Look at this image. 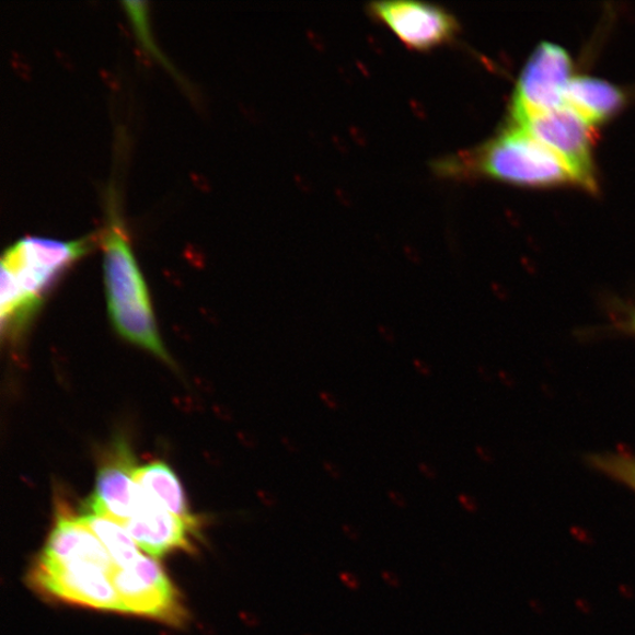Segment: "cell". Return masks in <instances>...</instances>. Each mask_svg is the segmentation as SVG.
Here are the masks:
<instances>
[{
    "instance_id": "cell-9",
    "label": "cell",
    "mask_w": 635,
    "mask_h": 635,
    "mask_svg": "<svg viewBox=\"0 0 635 635\" xmlns=\"http://www.w3.org/2000/svg\"><path fill=\"white\" fill-rule=\"evenodd\" d=\"M136 467L131 450L124 441H118L99 470L86 513L114 519L119 523L131 519L145 497L135 481Z\"/></svg>"
},
{
    "instance_id": "cell-13",
    "label": "cell",
    "mask_w": 635,
    "mask_h": 635,
    "mask_svg": "<svg viewBox=\"0 0 635 635\" xmlns=\"http://www.w3.org/2000/svg\"><path fill=\"white\" fill-rule=\"evenodd\" d=\"M79 519L101 540L109 557L118 567L130 565L139 558L138 545L118 521L90 513H85Z\"/></svg>"
},
{
    "instance_id": "cell-22",
    "label": "cell",
    "mask_w": 635,
    "mask_h": 635,
    "mask_svg": "<svg viewBox=\"0 0 635 635\" xmlns=\"http://www.w3.org/2000/svg\"><path fill=\"white\" fill-rule=\"evenodd\" d=\"M388 497L394 506L402 508V510H404V508H407V506H408L407 499L405 498V496L403 494H401L400 490L390 489L388 492Z\"/></svg>"
},
{
    "instance_id": "cell-8",
    "label": "cell",
    "mask_w": 635,
    "mask_h": 635,
    "mask_svg": "<svg viewBox=\"0 0 635 635\" xmlns=\"http://www.w3.org/2000/svg\"><path fill=\"white\" fill-rule=\"evenodd\" d=\"M372 18L385 25L408 49L431 51L451 43L458 35L454 15L440 7L395 0L369 5Z\"/></svg>"
},
{
    "instance_id": "cell-21",
    "label": "cell",
    "mask_w": 635,
    "mask_h": 635,
    "mask_svg": "<svg viewBox=\"0 0 635 635\" xmlns=\"http://www.w3.org/2000/svg\"><path fill=\"white\" fill-rule=\"evenodd\" d=\"M377 330L381 339H384V342L390 345H394L396 343L395 332L390 326L379 324Z\"/></svg>"
},
{
    "instance_id": "cell-6",
    "label": "cell",
    "mask_w": 635,
    "mask_h": 635,
    "mask_svg": "<svg viewBox=\"0 0 635 635\" xmlns=\"http://www.w3.org/2000/svg\"><path fill=\"white\" fill-rule=\"evenodd\" d=\"M113 581L119 612L152 617L173 626H181L187 621L176 587L154 559L140 554L130 565L116 566Z\"/></svg>"
},
{
    "instance_id": "cell-14",
    "label": "cell",
    "mask_w": 635,
    "mask_h": 635,
    "mask_svg": "<svg viewBox=\"0 0 635 635\" xmlns=\"http://www.w3.org/2000/svg\"><path fill=\"white\" fill-rule=\"evenodd\" d=\"M0 293H2L0 313H2L3 330L9 333L18 332L38 310L42 298L26 293L5 272H2V292Z\"/></svg>"
},
{
    "instance_id": "cell-4",
    "label": "cell",
    "mask_w": 635,
    "mask_h": 635,
    "mask_svg": "<svg viewBox=\"0 0 635 635\" xmlns=\"http://www.w3.org/2000/svg\"><path fill=\"white\" fill-rule=\"evenodd\" d=\"M511 125L520 127L557 154L574 172L580 188L596 193L598 189L593 157L596 126L581 117L577 111L564 105Z\"/></svg>"
},
{
    "instance_id": "cell-10",
    "label": "cell",
    "mask_w": 635,
    "mask_h": 635,
    "mask_svg": "<svg viewBox=\"0 0 635 635\" xmlns=\"http://www.w3.org/2000/svg\"><path fill=\"white\" fill-rule=\"evenodd\" d=\"M145 494V492H142ZM122 526L141 550L154 558L178 550L194 549L198 520H186L170 513L145 494L136 515Z\"/></svg>"
},
{
    "instance_id": "cell-3",
    "label": "cell",
    "mask_w": 635,
    "mask_h": 635,
    "mask_svg": "<svg viewBox=\"0 0 635 635\" xmlns=\"http://www.w3.org/2000/svg\"><path fill=\"white\" fill-rule=\"evenodd\" d=\"M102 242L107 305L116 330L127 340L169 360L158 335L146 281L127 242L115 205L108 206Z\"/></svg>"
},
{
    "instance_id": "cell-11",
    "label": "cell",
    "mask_w": 635,
    "mask_h": 635,
    "mask_svg": "<svg viewBox=\"0 0 635 635\" xmlns=\"http://www.w3.org/2000/svg\"><path fill=\"white\" fill-rule=\"evenodd\" d=\"M625 104L626 94L621 88L596 77H574L566 91V105L593 126L610 120Z\"/></svg>"
},
{
    "instance_id": "cell-16",
    "label": "cell",
    "mask_w": 635,
    "mask_h": 635,
    "mask_svg": "<svg viewBox=\"0 0 635 635\" xmlns=\"http://www.w3.org/2000/svg\"><path fill=\"white\" fill-rule=\"evenodd\" d=\"M339 579L349 591H358L360 589L361 581L356 575L351 574V572H340Z\"/></svg>"
},
{
    "instance_id": "cell-15",
    "label": "cell",
    "mask_w": 635,
    "mask_h": 635,
    "mask_svg": "<svg viewBox=\"0 0 635 635\" xmlns=\"http://www.w3.org/2000/svg\"><path fill=\"white\" fill-rule=\"evenodd\" d=\"M605 464L619 478L635 487V459L611 458L605 460Z\"/></svg>"
},
{
    "instance_id": "cell-24",
    "label": "cell",
    "mask_w": 635,
    "mask_h": 635,
    "mask_svg": "<svg viewBox=\"0 0 635 635\" xmlns=\"http://www.w3.org/2000/svg\"><path fill=\"white\" fill-rule=\"evenodd\" d=\"M342 531L348 540L351 542L357 543L360 539V531L353 526V523H343Z\"/></svg>"
},
{
    "instance_id": "cell-27",
    "label": "cell",
    "mask_w": 635,
    "mask_h": 635,
    "mask_svg": "<svg viewBox=\"0 0 635 635\" xmlns=\"http://www.w3.org/2000/svg\"><path fill=\"white\" fill-rule=\"evenodd\" d=\"M304 635H314V634H312V633H307V634H304Z\"/></svg>"
},
{
    "instance_id": "cell-7",
    "label": "cell",
    "mask_w": 635,
    "mask_h": 635,
    "mask_svg": "<svg viewBox=\"0 0 635 635\" xmlns=\"http://www.w3.org/2000/svg\"><path fill=\"white\" fill-rule=\"evenodd\" d=\"M92 245L90 236L76 242L26 236L5 251L2 272L8 273L26 293L41 298L57 276L83 257Z\"/></svg>"
},
{
    "instance_id": "cell-12",
    "label": "cell",
    "mask_w": 635,
    "mask_h": 635,
    "mask_svg": "<svg viewBox=\"0 0 635 635\" xmlns=\"http://www.w3.org/2000/svg\"><path fill=\"white\" fill-rule=\"evenodd\" d=\"M135 481L153 503L170 513L186 520H195L187 507L184 489L176 473L162 462H154L135 470Z\"/></svg>"
},
{
    "instance_id": "cell-20",
    "label": "cell",
    "mask_w": 635,
    "mask_h": 635,
    "mask_svg": "<svg viewBox=\"0 0 635 635\" xmlns=\"http://www.w3.org/2000/svg\"><path fill=\"white\" fill-rule=\"evenodd\" d=\"M381 578L385 581L391 589H400L402 586V580L399 575L394 574L392 570H383L381 572Z\"/></svg>"
},
{
    "instance_id": "cell-26",
    "label": "cell",
    "mask_w": 635,
    "mask_h": 635,
    "mask_svg": "<svg viewBox=\"0 0 635 635\" xmlns=\"http://www.w3.org/2000/svg\"><path fill=\"white\" fill-rule=\"evenodd\" d=\"M633 327L635 330V315L633 316Z\"/></svg>"
},
{
    "instance_id": "cell-19",
    "label": "cell",
    "mask_w": 635,
    "mask_h": 635,
    "mask_svg": "<svg viewBox=\"0 0 635 635\" xmlns=\"http://www.w3.org/2000/svg\"><path fill=\"white\" fill-rule=\"evenodd\" d=\"M323 469L333 481L338 482L343 480L342 469L336 463L331 462V460H324Z\"/></svg>"
},
{
    "instance_id": "cell-18",
    "label": "cell",
    "mask_w": 635,
    "mask_h": 635,
    "mask_svg": "<svg viewBox=\"0 0 635 635\" xmlns=\"http://www.w3.org/2000/svg\"><path fill=\"white\" fill-rule=\"evenodd\" d=\"M413 363V368H415V370L425 378H430L434 373L432 367L430 363H428L427 361L419 359V358H415L412 360Z\"/></svg>"
},
{
    "instance_id": "cell-5",
    "label": "cell",
    "mask_w": 635,
    "mask_h": 635,
    "mask_svg": "<svg viewBox=\"0 0 635 635\" xmlns=\"http://www.w3.org/2000/svg\"><path fill=\"white\" fill-rule=\"evenodd\" d=\"M574 61L563 46L540 43L523 67L510 103V124L566 105Z\"/></svg>"
},
{
    "instance_id": "cell-25",
    "label": "cell",
    "mask_w": 635,
    "mask_h": 635,
    "mask_svg": "<svg viewBox=\"0 0 635 635\" xmlns=\"http://www.w3.org/2000/svg\"><path fill=\"white\" fill-rule=\"evenodd\" d=\"M284 447L292 454H297L300 451L299 444L295 439L284 437L281 439Z\"/></svg>"
},
{
    "instance_id": "cell-23",
    "label": "cell",
    "mask_w": 635,
    "mask_h": 635,
    "mask_svg": "<svg viewBox=\"0 0 635 635\" xmlns=\"http://www.w3.org/2000/svg\"><path fill=\"white\" fill-rule=\"evenodd\" d=\"M418 470L424 475V478H426L427 481L435 482L438 480V471L434 465L428 464L426 462H420L418 465Z\"/></svg>"
},
{
    "instance_id": "cell-1",
    "label": "cell",
    "mask_w": 635,
    "mask_h": 635,
    "mask_svg": "<svg viewBox=\"0 0 635 635\" xmlns=\"http://www.w3.org/2000/svg\"><path fill=\"white\" fill-rule=\"evenodd\" d=\"M116 566L101 540L79 517L59 516L30 581L57 599L119 612L113 581Z\"/></svg>"
},
{
    "instance_id": "cell-2",
    "label": "cell",
    "mask_w": 635,
    "mask_h": 635,
    "mask_svg": "<svg viewBox=\"0 0 635 635\" xmlns=\"http://www.w3.org/2000/svg\"><path fill=\"white\" fill-rule=\"evenodd\" d=\"M432 169L443 180H487L539 188L580 187L557 154L511 124L483 145L439 159Z\"/></svg>"
},
{
    "instance_id": "cell-17",
    "label": "cell",
    "mask_w": 635,
    "mask_h": 635,
    "mask_svg": "<svg viewBox=\"0 0 635 635\" xmlns=\"http://www.w3.org/2000/svg\"><path fill=\"white\" fill-rule=\"evenodd\" d=\"M320 399L331 411H338L340 408V402L337 396L328 391H321Z\"/></svg>"
}]
</instances>
